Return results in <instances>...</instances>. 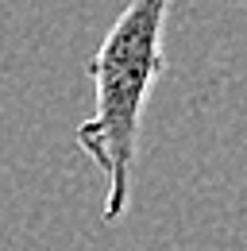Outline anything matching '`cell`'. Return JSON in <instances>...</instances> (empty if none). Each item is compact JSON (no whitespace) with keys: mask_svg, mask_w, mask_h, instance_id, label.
<instances>
[{"mask_svg":"<svg viewBox=\"0 0 247 251\" xmlns=\"http://www.w3.org/2000/svg\"><path fill=\"white\" fill-rule=\"evenodd\" d=\"M174 0H127L89 62L93 112L77 124V147L104 174V224H116L131 201L143 112L166 74L162 35Z\"/></svg>","mask_w":247,"mask_h":251,"instance_id":"6da1fadb","label":"cell"}]
</instances>
